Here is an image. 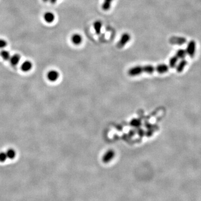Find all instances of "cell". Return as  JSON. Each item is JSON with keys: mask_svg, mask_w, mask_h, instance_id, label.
Returning a JSON list of instances; mask_svg holds the SVG:
<instances>
[{"mask_svg": "<svg viewBox=\"0 0 201 201\" xmlns=\"http://www.w3.org/2000/svg\"><path fill=\"white\" fill-rule=\"evenodd\" d=\"M156 72V67L151 65L138 66L131 68L128 72V75L131 77H135L143 73L152 74Z\"/></svg>", "mask_w": 201, "mask_h": 201, "instance_id": "1", "label": "cell"}, {"mask_svg": "<svg viewBox=\"0 0 201 201\" xmlns=\"http://www.w3.org/2000/svg\"><path fill=\"white\" fill-rule=\"evenodd\" d=\"M195 50L196 43L194 40H192L188 42L185 49L187 55H188L190 58H193L195 56Z\"/></svg>", "mask_w": 201, "mask_h": 201, "instance_id": "2", "label": "cell"}, {"mask_svg": "<svg viewBox=\"0 0 201 201\" xmlns=\"http://www.w3.org/2000/svg\"><path fill=\"white\" fill-rule=\"evenodd\" d=\"M131 39V35L128 33H125L121 35L120 39L116 45L117 48L121 49L123 48Z\"/></svg>", "mask_w": 201, "mask_h": 201, "instance_id": "3", "label": "cell"}, {"mask_svg": "<svg viewBox=\"0 0 201 201\" xmlns=\"http://www.w3.org/2000/svg\"><path fill=\"white\" fill-rule=\"evenodd\" d=\"M169 43L172 45H182L187 43V39L182 36H172L169 40Z\"/></svg>", "mask_w": 201, "mask_h": 201, "instance_id": "4", "label": "cell"}, {"mask_svg": "<svg viewBox=\"0 0 201 201\" xmlns=\"http://www.w3.org/2000/svg\"><path fill=\"white\" fill-rule=\"evenodd\" d=\"M115 155V151L113 150H109L106 151V153L103 155L102 159V162L104 163H108L114 158Z\"/></svg>", "mask_w": 201, "mask_h": 201, "instance_id": "5", "label": "cell"}, {"mask_svg": "<svg viewBox=\"0 0 201 201\" xmlns=\"http://www.w3.org/2000/svg\"><path fill=\"white\" fill-rule=\"evenodd\" d=\"M59 77V73L56 70H51L47 74V78L51 82H55Z\"/></svg>", "mask_w": 201, "mask_h": 201, "instance_id": "6", "label": "cell"}, {"mask_svg": "<svg viewBox=\"0 0 201 201\" xmlns=\"http://www.w3.org/2000/svg\"><path fill=\"white\" fill-rule=\"evenodd\" d=\"M55 17H56L55 15L50 11H48V12H45L44 16H43L45 21L48 24H50L53 22L55 20Z\"/></svg>", "mask_w": 201, "mask_h": 201, "instance_id": "7", "label": "cell"}, {"mask_svg": "<svg viewBox=\"0 0 201 201\" xmlns=\"http://www.w3.org/2000/svg\"><path fill=\"white\" fill-rule=\"evenodd\" d=\"M82 41H83L82 36L80 34L77 33L73 34L71 37V41L72 42L73 44L79 45L82 43Z\"/></svg>", "mask_w": 201, "mask_h": 201, "instance_id": "8", "label": "cell"}, {"mask_svg": "<svg viewBox=\"0 0 201 201\" xmlns=\"http://www.w3.org/2000/svg\"><path fill=\"white\" fill-rule=\"evenodd\" d=\"M33 68V63L29 61H24L21 64V69L23 72H28L30 71Z\"/></svg>", "mask_w": 201, "mask_h": 201, "instance_id": "9", "label": "cell"}, {"mask_svg": "<svg viewBox=\"0 0 201 201\" xmlns=\"http://www.w3.org/2000/svg\"><path fill=\"white\" fill-rule=\"evenodd\" d=\"M156 67V72L160 74H164L167 72L169 71V67L165 64H160L158 65Z\"/></svg>", "mask_w": 201, "mask_h": 201, "instance_id": "10", "label": "cell"}, {"mask_svg": "<svg viewBox=\"0 0 201 201\" xmlns=\"http://www.w3.org/2000/svg\"><path fill=\"white\" fill-rule=\"evenodd\" d=\"M188 62L185 59H182V61H180L178 64L177 66H176V71L178 73H182L185 68V66L187 65Z\"/></svg>", "mask_w": 201, "mask_h": 201, "instance_id": "11", "label": "cell"}, {"mask_svg": "<svg viewBox=\"0 0 201 201\" xmlns=\"http://www.w3.org/2000/svg\"><path fill=\"white\" fill-rule=\"evenodd\" d=\"M21 56L19 54H15L13 56H11L10 58V63L12 66H16L17 64H19V61H20Z\"/></svg>", "mask_w": 201, "mask_h": 201, "instance_id": "12", "label": "cell"}, {"mask_svg": "<svg viewBox=\"0 0 201 201\" xmlns=\"http://www.w3.org/2000/svg\"><path fill=\"white\" fill-rule=\"evenodd\" d=\"M102 26V24L100 20H97L93 23V28L95 29V32L96 34L97 35L100 34Z\"/></svg>", "mask_w": 201, "mask_h": 201, "instance_id": "13", "label": "cell"}, {"mask_svg": "<svg viewBox=\"0 0 201 201\" xmlns=\"http://www.w3.org/2000/svg\"><path fill=\"white\" fill-rule=\"evenodd\" d=\"M112 2H113V0H104L102 5V9L103 11H108L111 7V4Z\"/></svg>", "mask_w": 201, "mask_h": 201, "instance_id": "14", "label": "cell"}, {"mask_svg": "<svg viewBox=\"0 0 201 201\" xmlns=\"http://www.w3.org/2000/svg\"><path fill=\"white\" fill-rule=\"evenodd\" d=\"M178 58L176 56L171 57L169 61V67L170 68H174L176 67L178 61Z\"/></svg>", "mask_w": 201, "mask_h": 201, "instance_id": "15", "label": "cell"}, {"mask_svg": "<svg viewBox=\"0 0 201 201\" xmlns=\"http://www.w3.org/2000/svg\"><path fill=\"white\" fill-rule=\"evenodd\" d=\"M175 56H177V58H178L179 59H183L187 56L186 51L184 49H180L177 50V51L176 52Z\"/></svg>", "mask_w": 201, "mask_h": 201, "instance_id": "16", "label": "cell"}, {"mask_svg": "<svg viewBox=\"0 0 201 201\" xmlns=\"http://www.w3.org/2000/svg\"><path fill=\"white\" fill-rule=\"evenodd\" d=\"M0 55L1 56V57L2 58V59L4 60H5V61L9 60L10 57H11L10 52H9L7 50H2L1 51V53H0Z\"/></svg>", "mask_w": 201, "mask_h": 201, "instance_id": "17", "label": "cell"}, {"mask_svg": "<svg viewBox=\"0 0 201 201\" xmlns=\"http://www.w3.org/2000/svg\"><path fill=\"white\" fill-rule=\"evenodd\" d=\"M130 125L131 126L134 128H139L141 125V122L139 119L135 118L131 120V121L130 122Z\"/></svg>", "mask_w": 201, "mask_h": 201, "instance_id": "18", "label": "cell"}, {"mask_svg": "<svg viewBox=\"0 0 201 201\" xmlns=\"http://www.w3.org/2000/svg\"><path fill=\"white\" fill-rule=\"evenodd\" d=\"M6 155H7V158H9L10 159H14L15 158L16 152L14 149H9L7 150V153H6Z\"/></svg>", "mask_w": 201, "mask_h": 201, "instance_id": "19", "label": "cell"}, {"mask_svg": "<svg viewBox=\"0 0 201 201\" xmlns=\"http://www.w3.org/2000/svg\"><path fill=\"white\" fill-rule=\"evenodd\" d=\"M7 45V43L5 39H0V49H4Z\"/></svg>", "mask_w": 201, "mask_h": 201, "instance_id": "20", "label": "cell"}, {"mask_svg": "<svg viewBox=\"0 0 201 201\" xmlns=\"http://www.w3.org/2000/svg\"><path fill=\"white\" fill-rule=\"evenodd\" d=\"M7 156L6 153H0V162H5L7 159Z\"/></svg>", "mask_w": 201, "mask_h": 201, "instance_id": "21", "label": "cell"}, {"mask_svg": "<svg viewBox=\"0 0 201 201\" xmlns=\"http://www.w3.org/2000/svg\"><path fill=\"white\" fill-rule=\"evenodd\" d=\"M49 1H50V3H51V4H56V1H57L58 0H49Z\"/></svg>", "mask_w": 201, "mask_h": 201, "instance_id": "22", "label": "cell"}, {"mask_svg": "<svg viewBox=\"0 0 201 201\" xmlns=\"http://www.w3.org/2000/svg\"><path fill=\"white\" fill-rule=\"evenodd\" d=\"M139 134L141 135V136H143L144 135V131L143 130H140L139 131Z\"/></svg>", "mask_w": 201, "mask_h": 201, "instance_id": "23", "label": "cell"}, {"mask_svg": "<svg viewBox=\"0 0 201 201\" xmlns=\"http://www.w3.org/2000/svg\"><path fill=\"white\" fill-rule=\"evenodd\" d=\"M44 2H48V1H49V0H43Z\"/></svg>", "mask_w": 201, "mask_h": 201, "instance_id": "24", "label": "cell"}]
</instances>
